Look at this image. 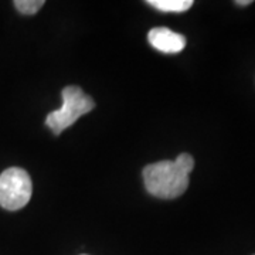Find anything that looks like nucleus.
<instances>
[{"instance_id": "obj_1", "label": "nucleus", "mask_w": 255, "mask_h": 255, "mask_svg": "<svg viewBox=\"0 0 255 255\" xmlns=\"http://www.w3.org/2000/svg\"><path fill=\"white\" fill-rule=\"evenodd\" d=\"M193 167L194 159L189 153H180L176 160L147 164L142 172L146 190L157 199H176L187 190Z\"/></svg>"}, {"instance_id": "obj_2", "label": "nucleus", "mask_w": 255, "mask_h": 255, "mask_svg": "<svg viewBox=\"0 0 255 255\" xmlns=\"http://www.w3.org/2000/svg\"><path fill=\"white\" fill-rule=\"evenodd\" d=\"M63 107L50 112L46 118V125L54 135H60L64 129L70 128L82 115L91 112L95 108V102L77 85H68L61 92Z\"/></svg>"}, {"instance_id": "obj_3", "label": "nucleus", "mask_w": 255, "mask_h": 255, "mask_svg": "<svg viewBox=\"0 0 255 255\" xmlns=\"http://www.w3.org/2000/svg\"><path fill=\"white\" fill-rule=\"evenodd\" d=\"M33 184L28 173L20 167H10L0 174V206L9 211L23 209L31 197Z\"/></svg>"}, {"instance_id": "obj_4", "label": "nucleus", "mask_w": 255, "mask_h": 255, "mask_svg": "<svg viewBox=\"0 0 255 255\" xmlns=\"http://www.w3.org/2000/svg\"><path fill=\"white\" fill-rule=\"evenodd\" d=\"M149 44L164 54H176L184 50L186 37L167 27H155L147 33Z\"/></svg>"}, {"instance_id": "obj_5", "label": "nucleus", "mask_w": 255, "mask_h": 255, "mask_svg": "<svg viewBox=\"0 0 255 255\" xmlns=\"http://www.w3.org/2000/svg\"><path fill=\"white\" fill-rule=\"evenodd\" d=\"M146 3L164 13H183L193 6L191 0H147Z\"/></svg>"}, {"instance_id": "obj_6", "label": "nucleus", "mask_w": 255, "mask_h": 255, "mask_svg": "<svg viewBox=\"0 0 255 255\" xmlns=\"http://www.w3.org/2000/svg\"><path fill=\"white\" fill-rule=\"evenodd\" d=\"M14 6L21 14L31 16L44 6V0H16Z\"/></svg>"}, {"instance_id": "obj_7", "label": "nucleus", "mask_w": 255, "mask_h": 255, "mask_svg": "<svg viewBox=\"0 0 255 255\" xmlns=\"http://www.w3.org/2000/svg\"><path fill=\"white\" fill-rule=\"evenodd\" d=\"M251 3H253L251 0H238V1H236L237 6H248V4H251Z\"/></svg>"}]
</instances>
